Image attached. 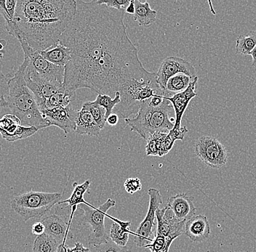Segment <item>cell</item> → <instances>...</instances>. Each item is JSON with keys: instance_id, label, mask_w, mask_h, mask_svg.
<instances>
[{"instance_id": "obj_1", "label": "cell", "mask_w": 256, "mask_h": 252, "mask_svg": "<svg viewBox=\"0 0 256 252\" xmlns=\"http://www.w3.org/2000/svg\"><path fill=\"white\" fill-rule=\"evenodd\" d=\"M76 5L74 17L59 39V44L71 50L64 82L68 91L90 89L100 59L127 33L126 11L110 8L96 1L78 0Z\"/></svg>"}, {"instance_id": "obj_2", "label": "cell", "mask_w": 256, "mask_h": 252, "mask_svg": "<svg viewBox=\"0 0 256 252\" xmlns=\"http://www.w3.org/2000/svg\"><path fill=\"white\" fill-rule=\"evenodd\" d=\"M75 0H19L8 32L41 52L59 42L76 13Z\"/></svg>"}, {"instance_id": "obj_3", "label": "cell", "mask_w": 256, "mask_h": 252, "mask_svg": "<svg viewBox=\"0 0 256 252\" xmlns=\"http://www.w3.org/2000/svg\"><path fill=\"white\" fill-rule=\"evenodd\" d=\"M26 63L23 62L14 76L8 81L9 94L8 108L15 115L24 127H34L38 130L50 127L44 119L32 91L27 87L24 79Z\"/></svg>"}, {"instance_id": "obj_4", "label": "cell", "mask_w": 256, "mask_h": 252, "mask_svg": "<svg viewBox=\"0 0 256 252\" xmlns=\"http://www.w3.org/2000/svg\"><path fill=\"white\" fill-rule=\"evenodd\" d=\"M172 111L174 108L167 98H164L163 103L156 107L152 106L148 99L142 103L136 117L128 118L124 122L131 131L147 141L154 134L168 133L174 129L176 119L170 117Z\"/></svg>"}, {"instance_id": "obj_5", "label": "cell", "mask_w": 256, "mask_h": 252, "mask_svg": "<svg viewBox=\"0 0 256 252\" xmlns=\"http://www.w3.org/2000/svg\"><path fill=\"white\" fill-rule=\"evenodd\" d=\"M118 92L121 101L114 111L124 119L132 114H137L145 100L156 95H163V92L156 82V78L150 80L130 79L124 83Z\"/></svg>"}, {"instance_id": "obj_6", "label": "cell", "mask_w": 256, "mask_h": 252, "mask_svg": "<svg viewBox=\"0 0 256 252\" xmlns=\"http://www.w3.org/2000/svg\"><path fill=\"white\" fill-rule=\"evenodd\" d=\"M62 196L60 193L28 191L16 196L11 202V208L25 222L32 218H42L60 202Z\"/></svg>"}, {"instance_id": "obj_7", "label": "cell", "mask_w": 256, "mask_h": 252, "mask_svg": "<svg viewBox=\"0 0 256 252\" xmlns=\"http://www.w3.org/2000/svg\"><path fill=\"white\" fill-rule=\"evenodd\" d=\"M116 205V202L108 199L106 202L98 208L95 207H88L86 204L80 205V209L83 211L81 219V225L89 226L91 229L90 234L88 236V244L92 246L106 243L110 240V236L107 234L105 226L106 217H108L114 222L119 223L120 220L112 218L107 215V212Z\"/></svg>"}, {"instance_id": "obj_8", "label": "cell", "mask_w": 256, "mask_h": 252, "mask_svg": "<svg viewBox=\"0 0 256 252\" xmlns=\"http://www.w3.org/2000/svg\"><path fill=\"white\" fill-rule=\"evenodd\" d=\"M24 53V61L26 68L38 76L49 80L58 81L64 84L65 67L58 66L42 56L41 53L32 49L25 41L18 40Z\"/></svg>"}, {"instance_id": "obj_9", "label": "cell", "mask_w": 256, "mask_h": 252, "mask_svg": "<svg viewBox=\"0 0 256 252\" xmlns=\"http://www.w3.org/2000/svg\"><path fill=\"white\" fill-rule=\"evenodd\" d=\"M194 151L201 162L211 168H222L228 161L226 148L214 137H200L195 143Z\"/></svg>"}, {"instance_id": "obj_10", "label": "cell", "mask_w": 256, "mask_h": 252, "mask_svg": "<svg viewBox=\"0 0 256 252\" xmlns=\"http://www.w3.org/2000/svg\"><path fill=\"white\" fill-rule=\"evenodd\" d=\"M24 79L27 87L33 93L41 111L44 110L46 100L48 98L56 93L64 92L66 90L62 83L44 79L26 68L24 73Z\"/></svg>"}, {"instance_id": "obj_11", "label": "cell", "mask_w": 256, "mask_h": 252, "mask_svg": "<svg viewBox=\"0 0 256 252\" xmlns=\"http://www.w3.org/2000/svg\"><path fill=\"white\" fill-rule=\"evenodd\" d=\"M150 202L146 216L142 222L134 235V242L138 247H145L154 240L153 230L154 227V220L156 212L162 204L161 194L158 189L150 188L148 191Z\"/></svg>"}, {"instance_id": "obj_12", "label": "cell", "mask_w": 256, "mask_h": 252, "mask_svg": "<svg viewBox=\"0 0 256 252\" xmlns=\"http://www.w3.org/2000/svg\"><path fill=\"white\" fill-rule=\"evenodd\" d=\"M156 73V82L163 92H166L168 80L172 76L184 73L191 78L196 77V70L190 62L178 57H168L163 60Z\"/></svg>"}, {"instance_id": "obj_13", "label": "cell", "mask_w": 256, "mask_h": 252, "mask_svg": "<svg viewBox=\"0 0 256 252\" xmlns=\"http://www.w3.org/2000/svg\"><path fill=\"white\" fill-rule=\"evenodd\" d=\"M78 112V110L73 109L70 106L66 108H56L41 111L44 119L50 123V125L58 127L65 134L76 130Z\"/></svg>"}, {"instance_id": "obj_14", "label": "cell", "mask_w": 256, "mask_h": 252, "mask_svg": "<svg viewBox=\"0 0 256 252\" xmlns=\"http://www.w3.org/2000/svg\"><path fill=\"white\" fill-rule=\"evenodd\" d=\"M158 220L156 234L167 237L169 234H176L184 235L186 222L180 221L167 205L163 209H158L156 212Z\"/></svg>"}, {"instance_id": "obj_15", "label": "cell", "mask_w": 256, "mask_h": 252, "mask_svg": "<svg viewBox=\"0 0 256 252\" xmlns=\"http://www.w3.org/2000/svg\"><path fill=\"white\" fill-rule=\"evenodd\" d=\"M198 79H199L198 76L195 77L190 83L188 88L184 92L175 94L170 98H166L170 102L175 112L176 122L174 127L175 130H180L182 128V121L184 112L186 110L190 101L196 96V89Z\"/></svg>"}, {"instance_id": "obj_16", "label": "cell", "mask_w": 256, "mask_h": 252, "mask_svg": "<svg viewBox=\"0 0 256 252\" xmlns=\"http://www.w3.org/2000/svg\"><path fill=\"white\" fill-rule=\"evenodd\" d=\"M46 228V234L52 236L59 244H66L67 240L73 239L68 222L62 215L52 214L44 217L41 220Z\"/></svg>"}, {"instance_id": "obj_17", "label": "cell", "mask_w": 256, "mask_h": 252, "mask_svg": "<svg viewBox=\"0 0 256 252\" xmlns=\"http://www.w3.org/2000/svg\"><path fill=\"white\" fill-rule=\"evenodd\" d=\"M193 197L186 194H178L171 196L167 201V206L172 210L178 220L188 221L196 213V207L193 203Z\"/></svg>"}, {"instance_id": "obj_18", "label": "cell", "mask_w": 256, "mask_h": 252, "mask_svg": "<svg viewBox=\"0 0 256 252\" xmlns=\"http://www.w3.org/2000/svg\"><path fill=\"white\" fill-rule=\"evenodd\" d=\"M184 235L192 242H202L210 235V226L206 215H195L186 221Z\"/></svg>"}, {"instance_id": "obj_19", "label": "cell", "mask_w": 256, "mask_h": 252, "mask_svg": "<svg viewBox=\"0 0 256 252\" xmlns=\"http://www.w3.org/2000/svg\"><path fill=\"white\" fill-rule=\"evenodd\" d=\"M90 186V180H86L82 184H78V183H74V191L72 192L71 196L66 200L62 201L58 204H68L64 208L66 207H71V215H70V220H68V226L71 227L72 220H73L74 215L78 209V206L81 204H86L88 207H92L94 206L88 204L84 200V196L86 193L89 191Z\"/></svg>"}, {"instance_id": "obj_20", "label": "cell", "mask_w": 256, "mask_h": 252, "mask_svg": "<svg viewBox=\"0 0 256 252\" xmlns=\"http://www.w3.org/2000/svg\"><path fill=\"white\" fill-rule=\"evenodd\" d=\"M76 128L75 132L79 135L98 137L100 135V129L94 117L88 110L82 108L78 111L76 119Z\"/></svg>"}, {"instance_id": "obj_21", "label": "cell", "mask_w": 256, "mask_h": 252, "mask_svg": "<svg viewBox=\"0 0 256 252\" xmlns=\"http://www.w3.org/2000/svg\"><path fill=\"white\" fill-rule=\"evenodd\" d=\"M40 53L48 61L60 67H65L72 59L70 49L62 45L59 42Z\"/></svg>"}, {"instance_id": "obj_22", "label": "cell", "mask_w": 256, "mask_h": 252, "mask_svg": "<svg viewBox=\"0 0 256 252\" xmlns=\"http://www.w3.org/2000/svg\"><path fill=\"white\" fill-rule=\"evenodd\" d=\"M136 12L134 19L139 25L144 27L151 26L156 19L158 12L150 7L148 1L142 2L139 0H135Z\"/></svg>"}, {"instance_id": "obj_23", "label": "cell", "mask_w": 256, "mask_h": 252, "mask_svg": "<svg viewBox=\"0 0 256 252\" xmlns=\"http://www.w3.org/2000/svg\"><path fill=\"white\" fill-rule=\"evenodd\" d=\"M38 129L34 127H24L20 124H16L10 127L8 130L0 132L2 137L8 142L17 141L24 140L34 135L38 132Z\"/></svg>"}, {"instance_id": "obj_24", "label": "cell", "mask_w": 256, "mask_h": 252, "mask_svg": "<svg viewBox=\"0 0 256 252\" xmlns=\"http://www.w3.org/2000/svg\"><path fill=\"white\" fill-rule=\"evenodd\" d=\"M130 222L120 221L119 223L114 222L110 231V238L112 242L121 247H126L130 231L129 228L130 226Z\"/></svg>"}, {"instance_id": "obj_25", "label": "cell", "mask_w": 256, "mask_h": 252, "mask_svg": "<svg viewBox=\"0 0 256 252\" xmlns=\"http://www.w3.org/2000/svg\"><path fill=\"white\" fill-rule=\"evenodd\" d=\"M194 79V78H191L184 73H178L172 76L168 81L164 97L170 98L175 94L184 92L188 88L190 83Z\"/></svg>"}, {"instance_id": "obj_26", "label": "cell", "mask_w": 256, "mask_h": 252, "mask_svg": "<svg viewBox=\"0 0 256 252\" xmlns=\"http://www.w3.org/2000/svg\"><path fill=\"white\" fill-rule=\"evenodd\" d=\"M76 98V91L66 90L64 92L56 93L46 100L44 110L54 109L56 108H66L70 106V103L74 101Z\"/></svg>"}, {"instance_id": "obj_27", "label": "cell", "mask_w": 256, "mask_h": 252, "mask_svg": "<svg viewBox=\"0 0 256 252\" xmlns=\"http://www.w3.org/2000/svg\"><path fill=\"white\" fill-rule=\"evenodd\" d=\"M256 46V32L250 31L247 34H242L236 39V52L241 55H248Z\"/></svg>"}, {"instance_id": "obj_28", "label": "cell", "mask_w": 256, "mask_h": 252, "mask_svg": "<svg viewBox=\"0 0 256 252\" xmlns=\"http://www.w3.org/2000/svg\"><path fill=\"white\" fill-rule=\"evenodd\" d=\"M60 244L46 233L36 236L34 242L33 252H56Z\"/></svg>"}, {"instance_id": "obj_29", "label": "cell", "mask_w": 256, "mask_h": 252, "mask_svg": "<svg viewBox=\"0 0 256 252\" xmlns=\"http://www.w3.org/2000/svg\"><path fill=\"white\" fill-rule=\"evenodd\" d=\"M82 108L90 113L100 130H103L106 123V111L103 107L99 106L94 101H88L82 105Z\"/></svg>"}, {"instance_id": "obj_30", "label": "cell", "mask_w": 256, "mask_h": 252, "mask_svg": "<svg viewBox=\"0 0 256 252\" xmlns=\"http://www.w3.org/2000/svg\"><path fill=\"white\" fill-rule=\"evenodd\" d=\"M120 101H121V100H120V92H116L114 98L106 95H98L97 98L94 100L95 103L98 104L99 106L103 107L106 111V120L108 116L112 114L115 107L119 104Z\"/></svg>"}, {"instance_id": "obj_31", "label": "cell", "mask_w": 256, "mask_h": 252, "mask_svg": "<svg viewBox=\"0 0 256 252\" xmlns=\"http://www.w3.org/2000/svg\"><path fill=\"white\" fill-rule=\"evenodd\" d=\"M168 133H155L150 137L147 140L146 146V152L147 156H159L160 146L163 139L166 138Z\"/></svg>"}, {"instance_id": "obj_32", "label": "cell", "mask_w": 256, "mask_h": 252, "mask_svg": "<svg viewBox=\"0 0 256 252\" xmlns=\"http://www.w3.org/2000/svg\"><path fill=\"white\" fill-rule=\"evenodd\" d=\"M17 0H0V14L6 23L11 22L15 17Z\"/></svg>"}, {"instance_id": "obj_33", "label": "cell", "mask_w": 256, "mask_h": 252, "mask_svg": "<svg viewBox=\"0 0 256 252\" xmlns=\"http://www.w3.org/2000/svg\"><path fill=\"white\" fill-rule=\"evenodd\" d=\"M94 248L97 252H132L130 247L118 245L111 239L106 243L94 246Z\"/></svg>"}, {"instance_id": "obj_34", "label": "cell", "mask_w": 256, "mask_h": 252, "mask_svg": "<svg viewBox=\"0 0 256 252\" xmlns=\"http://www.w3.org/2000/svg\"><path fill=\"white\" fill-rule=\"evenodd\" d=\"M8 78L0 71V111L8 108L7 97L9 94Z\"/></svg>"}, {"instance_id": "obj_35", "label": "cell", "mask_w": 256, "mask_h": 252, "mask_svg": "<svg viewBox=\"0 0 256 252\" xmlns=\"http://www.w3.org/2000/svg\"><path fill=\"white\" fill-rule=\"evenodd\" d=\"M131 0H96L98 4H105L110 8L118 9V10H126Z\"/></svg>"}, {"instance_id": "obj_36", "label": "cell", "mask_w": 256, "mask_h": 252, "mask_svg": "<svg viewBox=\"0 0 256 252\" xmlns=\"http://www.w3.org/2000/svg\"><path fill=\"white\" fill-rule=\"evenodd\" d=\"M124 189L130 194H134L142 189V183L139 178H128L124 182Z\"/></svg>"}, {"instance_id": "obj_37", "label": "cell", "mask_w": 256, "mask_h": 252, "mask_svg": "<svg viewBox=\"0 0 256 252\" xmlns=\"http://www.w3.org/2000/svg\"><path fill=\"white\" fill-rule=\"evenodd\" d=\"M166 238L164 236L156 234L154 238L153 242L146 246L145 248L150 249L151 252H159L162 250L166 245Z\"/></svg>"}, {"instance_id": "obj_38", "label": "cell", "mask_w": 256, "mask_h": 252, "mask_svg": "<svg viewBox=\"0 0 256 252\" xmlns=\"http://www.w3.org/2000/svg\"><path fill=\"white\" fill-rule=\"evenodd\" d=\"M32 232L34 235L36 236L42 235L46 232V228H44V225L41 221L36 222L32 226Z\"/></svg>"}, {"instance_id": "obj_39", "label": "cell", "mask_w": 256, "mask_h": 252, "mask_svg": "<svg viewBox=\"0 0 256 252\" xmlns=\"http://www.w3.org/2000/svg\"><path fill=\"white\" fill-rule=\"evenodd\" d=\"M178 234H169L166 238V245H164V248L159 252H169L171 244H172L174 241L178 237H179Z\"/></svg>"}, {"instance_id": "obj_40", "label": "cell", "mask_w": 256, "mask_h": 252, "mask_svg": "<svg viewBox=\"0 0 256 252\" xmlns=\"http://www.w3.org/2000/svg\"><path fill=\"white\" fill-rule=\"evenodd\" d=\"M67 252H90V250L86 248L80 242H76L73 248L67 247Z\"/></svg>"}, {"instance_id": "obj_41", "label": "cell", "mask_w": 256, "mask_h": 252, "mask_svg": "<svg viewBox=\"0 0 256 252\" xmlns=\"http://www.w3.org/2000/svg\"><path fill=\"white\" fill-rule=\"evenodd\" d=\"M119 116L118 114H112L108 116L106 123H108L110 126H115L119 122Z\"/></svg>"}, {"instance_id": "obj_42", "label": "cell", "mask_w": 256, "mask_h": 252, "mask_svg": "<svg viewBox=\"0 0 256 252\" xmlns=\"http://www.w3.org/2000/svg\"><path fill=\"white\" fill-rule=\"evenodd\" d=\"M136 12L135 7V0H131L129 6L127 7L126 10V13L130 14V15H134Z\"/></svg>"}, {"instance_id": "obj_43", "label": "cell", "mask_w": 256, "mask_h": 252, "mask_svg": "<svg viewBox=\"0 0 256 252\" xmlns=\"http://www.w3.org/2000/svg\"><path fill=\"white\" fill-rule=\"evenodd\" d=\"M250 55L252 56V66L256 67V46L255 48L252 49V52H250Z\"/></svg>"}, {"instance_id": "obj_44", "label": "cell", "mask_w": 256, "mask_h": 252, "mask_svg": "<svg viewBox=\"0 0 256 252\" xmlns=\"http://www.w3.org/2000/svg\"><path fill=\"white\" fill-rule=\"evenodd\" d=\"M56 252H67V247L66 244H60Z\"/></svg>"}, {"instance_id": "obj_45", "label": "cell", "mask_w": 256, "mask_h": 252, "mask_svg": "<svg viewBox=\"0 0 256 252\" xmlns=\"http://www.w3.org/2000/svg\"><path fill=\"white\" fill-rule=\"evenodd\" d=\"M4 40H0V50H2L3 48H4L6 44H3L2 43L4 42Z\"/></svg>"}, {"instance_id": "obj_46", "label": "cell", "mask_w": 256, "mask_h": 252, "mask_svg": "<svg viewBox=\"0 0 256 252\" xmlns=\"http://www.w3.org/2000/svg\"><path fill=\"white\" fill-rule=\"evenodd\" d=\"M3 54L0 52V63H1L2 60Z\"/></svg>"}]
</instances>
